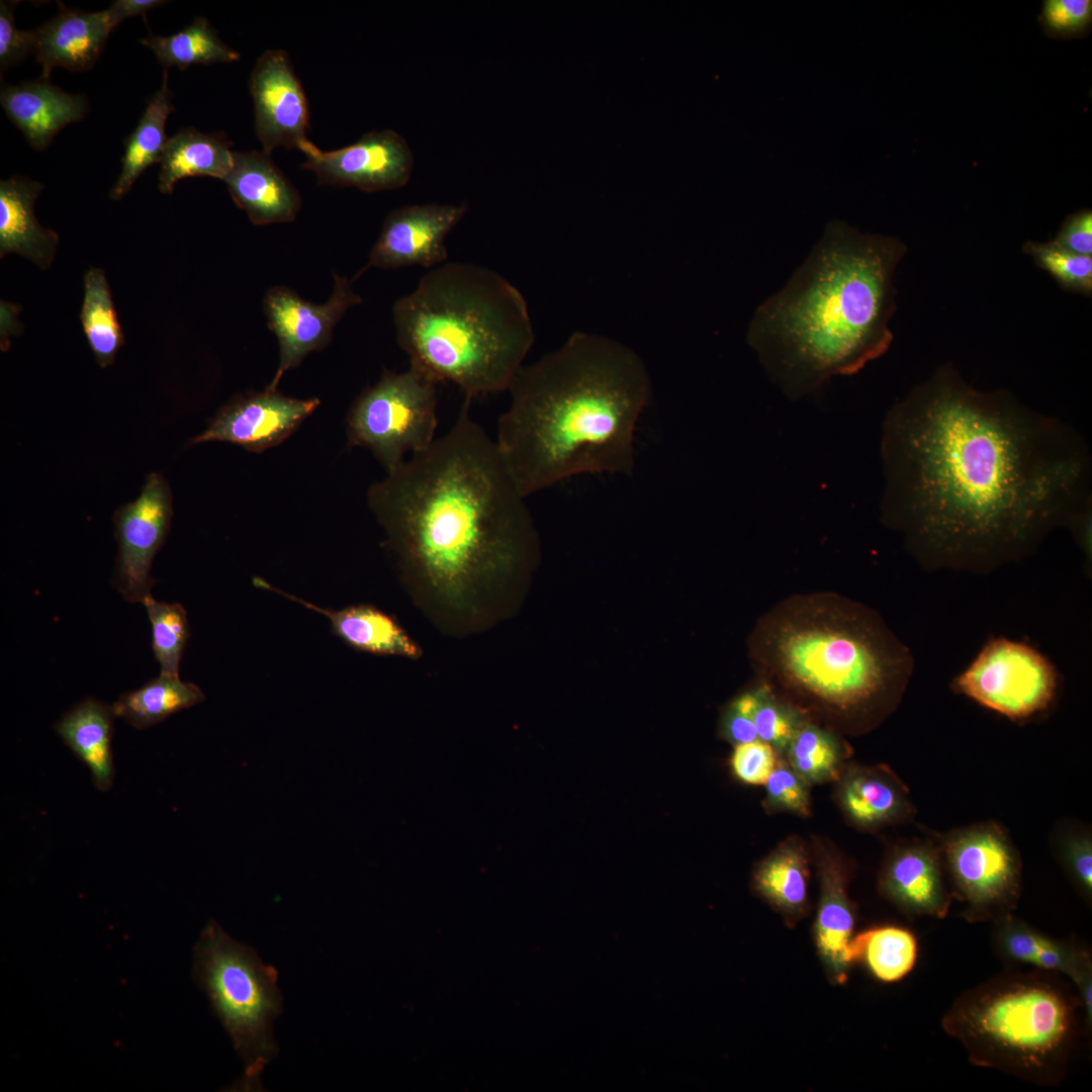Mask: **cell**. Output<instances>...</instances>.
I'll return each instance as SVG.
<instances>
[{
    "label": "cell",
    "instance_id": "cell-6",
    "mask_svg": "<svg viewBox=\"0 0 1092 1092\" xmlns=\"http://www.w3.org/2000/svg\"><path fill=\"white\" fill-rule=\"evenodd\" d=\"M396 340L438 383L472 398L507 390L534 343L523 294L496 271L445 262L392 308Z\"/></svg>",
    "mask_w": 1092,
    "mask_h": 1092
},
{
    "label": "cell",
    "instance_id": "cell-35",
    "mask_svg": "<svg viewBox=\"0 0 1092 1092\" xmlns=\"http://www.w3.org/2000/svg\"><path fill=\"white\" fill-rule=\"evenodd\" d=\"M784 754L789 766L810 786L837 781L843 771L842 744L831 732L806 720Z\"/></svg>",
    "mask_w": 1092,
    "mask_h": 1092
},
{
    "label": "cell",
    "instance_id": "cell-32",
    "mask_svg": "<svg viewBox=\"0 0 1092 1092\" xmlns=\"http://www.w3.org/2000/svg\"><path fill=\"white\" fill-rule=\"evenodd\" d=\"M140 42L154 52L165 70L170 67L186 70L196 64L231 63L240 59V54L224 43L209 21L200 16L174 34H151Z\"/></svg>",
    "mask_w": 1092,
    "mask_h": 1092
},
{
    "label": "cell",
    "instance_id": "cell-8",
    "mask_svg": "<svg viewBox=\"0 0 1092 1092\" xmlns=\"http://www.w3.org/2000/svg\"><path fill=\"white\" fill-rule=\"evenodd\" d=\"M192 975L244 1063L238 1090H262L260 1075L278 1053L273 1023L283 999L277 971L210 919L193 949Z\"/></svg>",
    "mask_w": 1092,
    "mask_h": 1092
},
{
    "label": "cell",
    "instance_id": "cell-33",
    "mask_svg": "<svg viewBox=\"0 0 1092 1092\" xmlns=\"http://www.w3.org/2000/svg\"><path fill=\"white\" fill-rule=\"evenodd\" d=\"M80 321L87 343L101 368L111 365L124 336L103 270L91 267L84 276Z\"/></svg>",
    "mask_w": 1092,
    "mask_h": 1092
},
{
    "label": "cell",
    "instance_id": "cell-16",
    "mask_svg": "<svg viewBox=\"0 0 1092 1092\" xmlns=\"http://www.w3.org/2000/svg\"><path fill=\"white\" fill-rule=\"evenodd\" d=\"M467 210L459 204H413L392 210L372 247L366 266L358 273L377 267L407 266L435 268L448 259L445 239Z\"/></svg>",
    "mask_w": 1092,
    "mask_h": 1092
},
{
    "label": "cell",
    "instance_id": "cell-24",
    "mask_svg": "<svg viewBox=\"0 0 1092 1092\" xmlns=\"http://www.w3.org/2000/svg\"><path fill=\"white\" fill-rule=\"evenodd\" d=\"M255 583L320 613L329 620L334 634L355 650L410 660H419L424 655L422 646L399 622L375 606L360 604L328 610L284 593L262 579L256 578Z\"/></svg>",
    "mask_w": 1092,
    "mask_h": 1092
},
{
    "label": "cell",
    "instance_id": "cell-5",
    "mask_svg": "<svg viewBox=\"0 0 1092 1092\" xmlns=\"http://www.w3.org/2000/svg\"><path fill=\"white\" fill-rule=\"evenodd\" d=\"M759 639L760 661L778 681L867 727L894 709L913 669L909 649L880 616L834 596L785 602Z\"/></svg>",
    "mask_w": 1092,
    "mask_h": 1092
},
{
    "label": "cell",
    "instance_id": "cell-1",
    "mask_svg": "<svg viewBox=\"0 0 1092 1092\" xmlns=\"http://www.w3.org/2000/svg\"><path fill=\"white\" fill-rule=\"evenodd\" d=\"M884 522L931 569L1018 561L1091 503L1090 456L1064 422L945 364L887 414Z\"/></svg>",
    "mask_w": 1092,
    "mask_h": 1092
},
{
    "label": "cell",
    "instance_id": "cell-18",
    "mask_svg": "<svg viewBox=\"0 0 1092 1092\" xmlns=\"http://www.w3.org/2000/svg\"><path fill=\"white\" fill-rule=\"evenodd\" d=\"M879 890L909 917H945L952 896L939 845L914 840L896 846L881 869Z\"/></svg>",
    "mask_w": 1092,
    "mask_h": 1092
},
{
    "label": "cell",
    "instance_id": "cell-21",
    "mask_svg": "<svg viewBox=\"0 0 1092 1092\" xmlns=\"http://www.w3.org/2000/svg\"><path fill=\"white\" fill-rule=\"evenodd\" d=\"M237 203L256 225L287 222L300 208V196L264 151L234 152L223 180Z\"/></svg>",
    "mask_w": 1092,
    "mask_h": 1092
},
{
    "label": "cell",
    "instance_id": "cell-19",
    "mask_svg": "<svg viewBox=\"0 0 1092 1092\" xmlns=\"http://www.w3.org/2000/svg\"><path fill=\"white\" fill-rule=\"evenodd\" d=\"M813 853L819 881L814 942L827 978L841 985L853 965L850 941L855 910L847 892L849 869L842 856L827 845L817 842Z\"/></svg>",
    "mask_w": 1092,
    "mask_h": 1092
},
{
    "label": "cell",
    "instance_id": "cell-40",
    "mask_svg": "<svg viewBox=\"0 0 1092 1092\" xmlns=\"http://www.w3.org/2000/svg\"><path fill=\"white\" fill-rule=\"evenodd\" d=\"M1051 37L1074 38L1089 33L1092 23L1091 0H1045L1038 17Z\"/></svg>",
    "mask_w": 1092,
    "mask_h": 1092
},
{
    "label": "cell",
    "instance_id": "cell-41",
    "mask_svg": "<svg viewBox=\"0 0 1092 1092\" xmlns=\"http://www.w3.org/2000/svg\"><path fill=\"white\" fill-rule=\"evenodd\" d=\"M1060 860L1086 900L1092 895V841L1085 831L1068 829L1058 838Z\"/></svg>",
    "mask_w": 1092,
    "mask_h": 1092
},
{
    "label": "cell",
    "instance_id": "cell-27",
    "mask_svg": "<svg viewBox=\"0 0 1092 1092\" xmlns=\"http://www.w3.org/2000/svg\"><path fill=\"white\" fill-rule=\"evenodd\" d=\"M114 714L111 706L89 698L67 712L54 726L73 753L89 768L94 786L107 791L113 783L111 749Z\"/></svg>",
    "mask_w": 1092,
    "mask_h": 1092
},
{
    "label": "cell",
    "instance_id": "cell-36",
    "mask_svg": "<svg viewBox=\"0 0 1092 1092\" xmlns=\"http://www.w3.org/2000/svg\"><path fill=\"white\" fill-rule=\"evenodd\" d=\"M152 625V648L161 674L179 676L181 657L190 636L187 613L180 604L155 600L143 602Z\"/></svg>",
    "mask_w": 1092,
    "mask_h": 1092
},
{
    "label": "cell",
    "instance_id": "cell-11",
    "mask_svg": "<svg viewBox=\"0 0 1092 1092\" xmlns=\"http://www.w3.org/2000/svg\"><path fill=\"white\" fill-rule=\"evenodd\" d=\"M1059 685L1055 665L1023 642L989 640L952 681V689L1013 721L1027 720L1053 704Z\"/></svg>",
    "mask_w": 1092,
    "mask_h": 1092
},
{
    "label": "cell",
    "instance_id": "cell-39",
    "mask_svg": "<svg viewBox=\"0 0 1092 1092\" xmlns=\"http://www.w3.org/2000/svg\"><path fill=\"white\" fill-rule=\"evenodd\" d=\"M803 717L794 707L778 701L766 689L755 711L753 722L758 739L784 754Z\"/></svg>",
    "mask_w": 1092,
    "mask_h": 1092
},
{
    "label": "cell",
    "instance_id": "cell-34",
    "mask_svg": "<svg viewBox=\"0 0 1092 1092\" xmlns=\"http://www.w3.org/2000/svg\"><path fill=\"white\" fill-rule=\"evenodd\" d=\"M992 941L998 956L1010 964L1054 972L1064 960V941L1049 937L1011 914L993 921Z\"/></svg>",
    "mask_w": 1092,
    "mask_h": 1092
},
{
    "label": "cell",
    "instance_id": "cell-43",
    "mask_svg": "<svg viewBox=\"0 0 1092 1092\" xmlns=\"http://www.w3.org/2000/svg\"><path fill=\"white\" fill-rule=\"evenodd\" d=\"M15 2H0V69L3 71L21 62L35 46L33 30H20L16 27L13 8Z\"/></svg>",
    "mask_w": 1092,
    "mask_h": 1092
},
{
    "label": "cell",
    "instance_id": "cell-37",
    "mask_svg": "<svg viewBox=\"0 0 1092 1092\" xmlns=\"http://www.w3.org/2000/svg\"><path fill=\"white\" fill-rule=\"evenodd\" d=\"M1022 251L1065 290L1092 294V256L1078 255L1048 243L1028 241Z\"/></svg>",
    "mask_w": 1092,
    "mask_h": 1092
},
{
    "label": "cell",
    "instance_id": "cell-45",
    "mask_svg": "<svg viewBox=\"0 0 1092 1092\" xmlns=\"http://www.w3.org/2000/svg\"><path fill=\"white\" fill-rule=\"evenodd\" d=\"M722 734L734 745L758 739L753 719L739 712L732 705L722 718Z\"/></svg>",
    "mask_w": 1092,
    "mask_h": 1092
},
{
    "label": "cell",
    "instance_id": "cell-23",
    "mask_svg": "<svg viewBox=\"0 0 1092 1092\" xmlns=\"http://www.w3.org/2000/svg\"><path fill=\"white\" fill-rule=\"evenodd\" d=\"M0 103L37 151L46 149L63 127L82 119L88 109L84 95L67 93L44 79L3 85Z\"/></svg>",
    "mask_w": 1092,
    "mask_h": 1092
},
{
    "label": "cell",
    "instance_id": "cell-30",
    "mask_svg": "<svg viewBox=\"0 0 1092 1092\" xmlns=\"http://www.w3.org/2000/svg\"><path fill=\"white\" fill-rule=\"evenodd\" d=\"M202 701L204 695L196 685L160 673L142 688L121 695L111 708L115 717L136 729H147Z\"/></svg>",
    "mask_w": 1092,
    "mask_h": 1092
},
{
    "label": "cell",
    "instance_id": "cell-14",
    "mask_svg": "<svg viewBox=\"0 0 1092 1092\" xmlns=\"http://www.w3.org/2000/svg\"><path fill=\"white\" fill-rule=\"evenodd\" d=\"M298 150L306 157L302 167L312 171L320 183L367 192L404 186L414 164L406 141L391 129L367 132L356 143L334 151H323L309 141Z\"/></svg>",
    "mask_w": 1092,
    "mask_h": 1092
},
{
    "label": "cell",
    "instance_id": "cell-28",
    "mask_svg": "<svg viewBox=\"0 0 1092 1092\" xmlns=\"http://www.w3.org/2000/svg\"><path fill=\"white\" fill-rule=\"evenodd\" d=\"M231 143L221 133L185 127L168 139L161 157L159 189L172 193L184 178L208 176L224 180L234 165Z\"/></svg>",
    "mask_w": 1092,
    "mask_h": 1092
},
{
    "label": "cell",
    "instance_id": "cell-26",
    "mask_svg": "<svg viewBox=\"0 0 1092 1092\" xmlns=\"http://www.w3.org/2000/svg\"><path fill=\"white\" fill-rule=\"evenodd\" d=\"M43 186L22 177L0 182V255L17 253L46 269L51 265L58 235L42 228L34 203Z\"/></svg>",
    "mask_w": 1092,
    "mask_h": 1092
},
{
    "label": "cell",
    "instance_id": "cell-15",
    "mask_svg": "<svg viewBox=\"0 0 1092 1092\" xmlns=\"http://www.w3.org/2000/svg\"><path fill=\"white\" fill-rule=\"evenodd\" d=\"M249 89L256 135L265 153L271 155L280 146L298 150L308 141L307 98L286 52L265 51L251 72Z\"/></svg>",
    "mask_w": 1092,
    "mask_h": 1092
},
{
    "label": "cell",
    "instance_id": "cell-20",
    "mask_svg": "<svg viewBox=\"0 0 1092 1092\" xmlns=\"http://www.w3.org/2000/svg\"><path fill=\"white\" fill-rule=\"evenodd\" d=\"M837 782V803L845 819L860 830L877 831L914 813L908 789L885 764L849 765Z\"/></svg>",
    "mask_w": 1092,
    "mask_h": 1092
},
{
    "label": "cell",
    "instance_id": "cell-31",
    "mask_svg": "<svg viewBox=\"0 0 1092 1092\" xmlns=\"http://www.w3.org/2000/svg\"><path fill=\"white\" fill-rule=\"evenodd\" d=\"M918 953L914 934L899 926H877L852 936V964L862 963L878 980L893 983L903 979L915 966Z\"/></svg>",
    "mask_w": 1092,
    "mask_h": 1092
},
{
    "label": "cell",
    "instance_id": "cell-7",
    "mask_svg": "<svg viewBox=\"0 0 1092 1092\" xmlns=\"http://www.w3.org/2000/svg\"><path fill=\"white\" fill-rule=\"evenodd\" d=\"M1063 977L1038 969L999 974L956 999L941 1025L973 1065L1056 1086L1076 1046L1082 1011Z\"/></svg>",
    "mask_w": 1092,
    "mask_h": 1092
},
{
    "label": "cell",
    "instance_id": "cell-3",
    "mask_svg": "<svg viewBox=\"0 0 1092 1092\" xmlns=\"http://www.w3.org/2000/svg\"><path fill=\"white\" fill-rule=\"evenodd\" d=\"M508 390L495 443L523 496L579 474L632 473L650 379L630 348L576 332L523 365Z\"/></svg>",
    "mask_w": 1092,
    "mask_h": 1092
},
{
    "label": "cell",
    "instance_id": "cell-9",
    "mask_svg": "<svg viewBox=\"0 0 1092 1092\" xmlns=\"http://www.w3.org/2000/svg\"><path fill=\"white\" fill-rule=\"evenodd\" d=\"M438 384L412 364L399 373L384 370L348 413L349 444L370 450L386 473L429 448L437 438Z\"/></svg>",
    "mask_w": 1092,
    "mask_h": 1092
},
{
    "label": "cell",
    "instance_id": "cell-2",
    "mask_svg": "<svg viewBox=\"0 0 1092 1092\" xmlns=\"http://www.w3.org/2000/svg\"><path fill=\"white\" fill-rule=\"evenodd\" d=\"M470 403L464 398L444 435L368 490L402 587L456 639L511 619L539 559L526 497Z\"/></svg>",
    "mask_w": 1092,
    "mask_h": 1092
},
{
    "label": "cell",
    "instance_id": "cell-17",
    "mask_svg": "<svg viewBox=\"0 0 1092 1092\" xmlns=\"http://www.w3.org/2000/svg\"><path fill=\"white\" fill-rule=\"evenodd\" d=\"M320 402L317 398L289 397L267 387L220 407L207 429L190 444L220 441L260 453L289 437Z\"/></svg>",
    "mask_w": 1092,
    "mask_h": 1092
},
{
    "label": "cell",
    "instance_id": "cell-25",
    "mask_svg": "<svg viewBox=\"0 0 1092 1092\" xmlns=\"http://www.w3.org/2000/svg\"><path fill=\"white\" fill-rule=\"evenodd\" d=\"M809 859L806 845L792 836L753 870V891L783 917L788 927H795L809 912Z\"/></svg>",
    "mask_w": 1092,
    "mask_h": 1092
},
{
    "label": "cell",
    "instance_id": "cell-44",
    "mask_svg": "<svg viewBox=\"0 0 1092 1092\" xmlns=\"http://www.w3.org/2000/svg\"><path fill=\"white\" fill-rule=\"evenodd\" d=\"M1069 252L1092 255V211L1083 208L1067 216L1057 236L1050 241Z\"/></svg>",
    "mask_w": 1092,
    "mask_h": 1092
},
{
    "label": "cell",
    "instance_id": "cell-13",
    "mask_svg": "<svg viewBox=\"0 0 1092 1092\" xmlns=\"http://www.w3.org/2000/svg\"><path fill=\"white\" fill-rule=\"evenodd\" d=\"M361 302L351 282L338 274H334L333 292L323 304L304 300L287 287L269 289L264 311L278 340L279 364L267 387L276 389L285 372L296 367L309 352L327 346L337 323L350 307Z\"/></svg>",
    "mask_w": 1092,
    "mask_h": 1092
},
{
    "label": "cell",
    "instance_id": "cell-42",
    "mask_svg": "<svg viewBox=\"0 0 1092 1092\" xmlns=\"http://www.w3.org/2000/svg\"><path fill=\"white\" fill-rule=\"evenodd\" d=\"M778 762L779 753L760 739L735 745L730 758L736 779L753 786L764 785Z\"/></svg>",
    "mask_w": 1092,
    "mask_h": 1092
},
{
    "label": "cell",
    "instance_id": "cell-38",
    "mask_svg": "<svg viewBox=\"0 0 1092 1092\" xmlns=\"http://www.w3.org/2000/svg\"><path fill=\"white\" fill-rule=\"evenodd\" d=\"M764 786L763 807L767 812H788L801 817L810 815V785L788 763L778 762Z\"/></svg>",
    "mask_w": 1092,
    "mask_h": 1092
},
{
    "label": "cell",
    "instance_id": "cell-22",
    "mask_svg": "<svg viewBox=\"0 0 1092 1092\" xmlns=\"http://www.w3.org/2000/svg\"><path fill=\"white\" fill-rule=\"evenodd\" d=\"M60 12L34 29L33 53L41 65V79L53 69L85 71L93 67L111 26L106 11L84 12L59 2Z\"/></svg>",
    "mask_w": 1092,
    "mask_h": 1092
},
{
    "label": "cell",
    "instance_id": "cell-4",
    "mask_svg": "<svg viewBox=\"0 0 1092 1092\" xmlns=\"http://www.w3.org/2000/svg\"><path fill=\"white\" fill-rule=\"evenodd\" d=\"M897 238L830 223L788 282L754 311L747 343L792 400L858 372L893 341Z\"/></svg>",
    "mask_w": 1092,
    "mask_h": 1092
},
{
    "label": "cell",
    "instance_id": "cell-46",
    "mask_svg": "<svg viewBox=\"0 0 1092 1092\" xmlns=\"http://www.w3.org/2000/svg\"><path fill=\"white\" fill-rule=\"evenodd\" d=\"M165 4V1L160 0H117L114 1L111 6L106 9L111 26L114 28L120 21L125 18L145 15L149 10Z\"/></svg>",
    "mask_w": 1092,
    "mask_h": 1092
},
{
    "label": "cell",
    "instance_id": "cell-10",
    "mask_svg": "<svg viewBox=\"0 0 1092 1092\" xmlns=\"http://www.w3.org/2000/svg\"><path fill=\"white\" fill-rule=\"evenodd\" d=\"M951 896L970 922L995 921L1016 908L1022 883L1018 850L994 822L954 829L938 842Z\"/></svg>",
    "mask_w": 1092,
    "mask_h": 1092
},
{
    "label": "cell",
    "instance_id": "cell-29",
    "mask_svg": "<svg viewBox=\"0 0 1092 1092\" xmlns=\"http://www.w3.org/2000/svg\"><path fill=\"white\" fill-rule=\"evenodd\" d=\"M172 99L168 72L165 70L161 88L148 101L136 127L124 140L122 169L110 191L112 199L121 198L149 166L160 163L168 142L166 122L170 113L175 110Z\"/></svg>",
    "mask_w": 1092,
    "mask_h": 1092
},
{
    "label": "cell",
    "instance_id": "cell-12",
    "mask_svg": "<svg viewBox=\"0 0 1092 1092\" xmlns=\"http://www.w3.org/2000/svg\"><path fill=\"white\" fill-rule=\"evenodd\" d=\"M172 516L171 490L158 472L147 475L134 500L115 511L118 553L114 584L126 601L143 604L151 595L156 583L150 575L152 561L166 540Z\"/></svg>",
    "mask_w": 1092,
    "mask_h": 1092
}]
</instances>
